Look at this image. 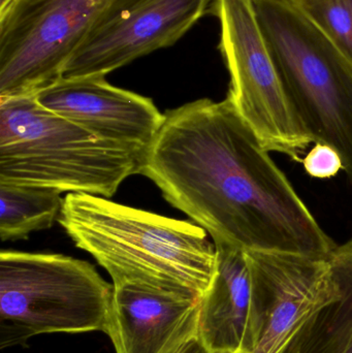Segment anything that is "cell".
<instances>
[{
    "label": "cell",
    "instance_id": "obj_7",
    "mask_svg": "<svg viewBox=\"0 0 352 353\" xmlns=\"http://www.w3.org/2000/svg\"><path fill=\"white\" fill-rule=\"evenodd\" d=\"M112 0H16L0 17V99L33 95L62 78Z\"/></svg>",
    "mask_w": 352,
    "mask_h": 353
},
{
    "label": "cell",
    "instance_id": "obj_1",
    "mask_svg": "<svg viewBox=\"0 0 352 353\" xmlns=\"http://www.w3.org/2000/svg\"><path fill=\"white\" fill-rule=\"evenodd\" d=\"M140 174L214 244L320 257L336 248L227 97L167 112Z\"/></svg>",
    "mask_w": 352,
    "mask_h": 353
},
{
    "label": "cell",
    "instance_id": "obj_18",
    "mask_svg": "<svg viewBox=\"0 0 352 353\" xmlns=\"http://www.w3.org/2000/svg\"><path fill=\"white\" fill-rule=\"evenodd\" d=\"M16 0H0V17L3 16Z\"/></svg>",
    "mask_w": 352,
    "mask_h": 353
},
{
    "label": "cell",
    "instance_id": "obj_9",
    "mask_svg": "<svg viewBox=\"0 0 352 353\" xmlns=\"http://www.w3.org/2000/svg\"><path fill=\"white\" fill-rule=\"evenodd\" d=\"M215 0H112L62 72L107 76L138 58L175 45Z\"/></svg>",
    "mask_w": 352,
    "mask_h": 353
},
{
    "label": "cell",
    "instance_id": "obj_10",
    "mask_svg": "<svg viewBox=\"0 0 352 353\" xmlns=\"http://www.w3.org/2000/svg\"><path fill=\"white\" fill-rule=\"evenodd\" d=\"M34 97L48 111L95 136L142 153L165 121L152 99L113 86L105 76L61 78Z\"/></svg>",
    "mask_w": 352,
    "mask_h": 353
},
{
    "label": "cell",
    "instance_id": "obj_2",
    "mask_svg": "<svg viewBox=\"0 0 352 353\" xmlns=\"http://www.w3.org/2000/svg\"><path fill=\"white\" fill-rule=\"evenodd\" d=\"M58 221L113 283L130 282L198 299L212 283L216 247L198 224L87 193H68Z\"/></svg>",
    "mask_w": 352,
    "mask_h": 353
},
{
    "label": "cell",
    "instance_id": "obj_4",
    "mask_svg": "<svg viewBox=\"0 0 352 353\" xmlns=\"http://www.w3.org/2000/svg\"><path fill=\"white\" fill-rule=\"evenodd\" d=\"M296 113L314 143L333 147L352 184V63L293 0H253Z\"/></svg>",
    "mask_w": 352,
    "mask_h": 353
},
{
    "label": "cell",
    "instance_id": "obj_17",
    "mask_svg": "<svg viewBox=\"0 0 352 353\" xmlns=\"http://www.w3.org/2000/svg\"><path fill=\"white\" fill-rule=\"evenodd\" d=\"M178 353H210L205 347L204 344L200 342L198 338L190 341L187 345L184 346L181 350Z\"/></svg>",
    "mask_w": 352,
    "mask_h": 353
},
{
    "label": "cell",
    "instance_id": "obj_12",
    "mask_svg": "<svg viewBox=\"0 0 352 353\" xmlns=\"http://www.w3.org/2000/svg\"><path fill=\"white\" fill-rule=\"evenodd\" d=\"M215 247L216 272L200 300L198 339L210 353H252L262 327L246 252Z\"/></svg>",
    "mask_w": 352,
    "mask_h": 353
},
{
    "label": "cell",
    "instance_id": "obj_14",
    "mask_svg": "<svg viewBox=\"0 0 352 353\" xmlns=\"http://www.w3.org/2000/svg\"><path fill=\"white\" fill-rule=\"evenodd\" d=\"M63 199L59 191L39 187L0 184V238L25 239L47 230L59 218Z\"/></svg>",
    "mask_w": 352,
    "mask_h": 353
},
{
    "label": "cell",
    "instance_id": "obj_16",
    "mask_svg": "<svg viewBox=\"0 0 352 353\" xmlns=\"http://www.w3.org/2000/svg\"><path fill=\"white\" fill-rule=\"evenodd\" d=\"M302 165L311 178L331 179L343 171L342 159L333 147L314 143L302 159Z\"/></svg>",
    "mask_w": 352,
    "mask_h": 353
},
{
    "label": "cell",
    "instance_id": "obj_13",
    "mask_svg": "<svg viewBox=\"0 0 352 353\" xmlns=\"http://www.w3.org/2000/svg\"><path fill=\"white\" fill-rule=\"evenodd\" d=\"M340 298L314 319L301 353H352V239L329 255Z\"/></svg>",
    "mask_w": 352,
    "mask_h": 353
},
{
    "label": "cell",
    "instance_id": "obj_5",
    "mask_svg": "<svg viewBox=\"0 0 352 353\" xmlns=\"http://www.w3.org/2000/svg\"><path fill=\"white\" fill-rule=\"evenodd\" d=\"M113 284L90 263L52 253H0V347L41 334L105 332Z\"/></svg>",
    "mask_w": 352,
    "mask_h": 353
},
{
    "label": "cell",
    "instance_id": "obj_8",
    "mask_svg": "<svg viewBox=\"0 0 352 353\" xmlns=\"http://www.w3.org/2000/svg\"><path fill=\"white\" fill-rule=\"evenodd\" d=\"M260 319L252 353H301L318 313L340 298L328 257L245 251Z\"/></svg>",
    "mask_w": 352,
    "mask_h": 353
},
{
    "label": "cell",
    "instance_id": "obj_6",
    "mask_svg": "<svg viewBox=\"0 0 352 353\" xmlns=\"http://www.w3.org/2000/svg\"><path fill=\"white\" fill-rule=\"evenodd\" d=\"M219 49L231 77L227 97L269 152L302 163L314 144L287 97L253 0H215Z\"/></svg>",
    "mask_w": 352,
    "mask_h": 353
},
{
    "label": "cell",
    "instance_id": "obj_11",
    "mask_svg": "<svg viewBox=\"0 0 352 353\" xmlns=\"http://www.w3.org/2000/svg\"><path fill=\"white\" fill-rule=\"evenodd\" d=\"M113 286L105 333L116 353H178L198 338L202 299L130 282Z\"/></svg>",
    "mask_w": 352,
    "mask_h": 353
},
{
    "label": "cell",
    "instance_id": "obj_15",
    "mask_svg": "<svg viewBox=\"0 0 352 353\" xmlns=\"http://www.w3.org/2000/svg\"><path fill=\"white\" fill-rule=\"evenodd\" d=\"M293 1L352 63V0Z\"/></svg>",
    "mask_w": 352,
    "mask_h": 353
},
{
    "label": "cell",
    "instance_id": "obj_3",
    "mask_svg": "<svg viewBox=\"0 0 352 353\" xmlns=\"http://www.w3.org/2000/svg\"><path fill=\"white\" fill-rule=\"evenodd\" d=\"M143 153L48 111L34 94L0 99V184L113 196Z\"/></svg>",
    "mask_w": 352,
    "mask_h": 353
}]
</instances>
